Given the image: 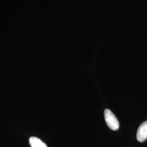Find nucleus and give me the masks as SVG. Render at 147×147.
Returning a JSON list of instances; mask_svg holds the SVG:
<instances>
[{"label":"nucleus","instance_id":"obj_1","mask_svg":"<svg viewBox=\"0 0 147 147\" xmlns=\"http://www.w3.org/2000/svg\"><path fill=\"white\" fill-rule=\"evenodd\" d=\"M104 117L107 126L113 131L117 130L119 127V121L116 116L109 109L104 111Z\"/></svg>","mask_w":147,"mask_h":147},{"label":"nucleus","instance_id":"obj_2","mask_svg":"<svg viewBox=\"0 0 147 147\" xmlns=\"http://www.w3.org/2000/svg\"><path fill=\"white\" fill-rule=\"evenodd\" d=\"M137 139L140 142L145 141L147 139V121H144L139 126L137 132Z\"/></svg>","mask_w":147,"mask_h":147},{"label":"nucleus","instance_id":"obj_3","mask_svg":"<svg viewBox=\"0 0 147 147\" xmlns=\"http://www.w3.org/2000/svg\"><path fill=\"white\" fill-rule=\"evenodd\" d=\"M29 143L31 147H47V145L36 137H31L29 140Z\"/></svg>","mask_w":147,"mask_h":147}]
</instances>
